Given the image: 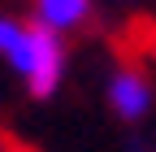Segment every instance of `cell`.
<instances>
[{"instance_id":"1","label":"cell","mask_w":156,"mask_h":152,"mask_svg":"<svg viewBox=\"0 0 156 152\" xmlns=\"http://www.w3.org/2000/svg\"><path fill=\"white\" fill-rule=\"evenodd\" d=\"M0 56L22 74V83L35 100H52L65 78V44L56 31L39 22L0 17Z\"/></svg>"},{"instance_id":"2","label":"cell","mask_w":156,"mask_h":152,"mask_svg":"<svg viewBox=\"0 0 156 152\" xmlns=\"http://www.w3.org/2000/svg\"><path fill=\"white\" fill-rule=\"evenodd\" d=\"M108 104H113V113L122 122H143L147 109H152V83H147V74L134 70V65H122L108 78Z\"/></svg>"},{"instance_id":"3","label":"cell","mask_w":156,"mask_h":152,"mask_svg":"<svg viewBox=\"0 0 156 152\" xmlns=\"http://www.w3.org/2000/svg\"><path fill=\"white\" fill-rule=\"evenodd\" d=\"M91 17V0H35V22L48 31H78Z\"/></svg>"},{"instance_id":"4","label":"cell","mask_w":156,"mask_h":152,"mask_svg":"<svg viewBox=\"0 0 156 152\" xmlns=\"http://www.w3.org/2000/svg\"><path fill=\"white\" fill-rule=\"evenodd\" d=\"M0 152H30V148H17V143L5 135V130H0Z\"/></svg>"}]
</instances>
